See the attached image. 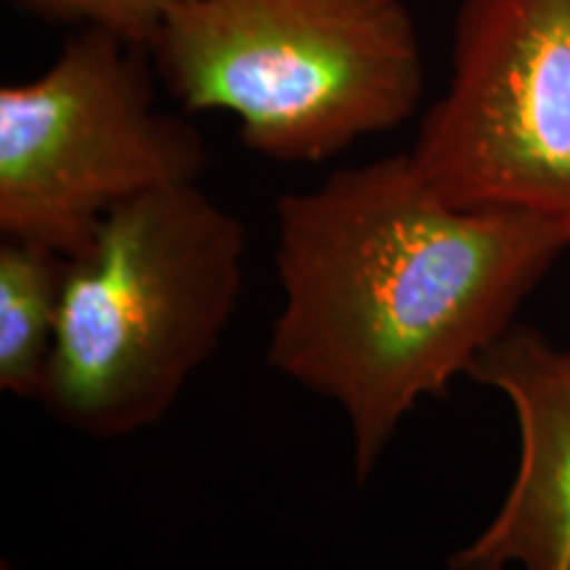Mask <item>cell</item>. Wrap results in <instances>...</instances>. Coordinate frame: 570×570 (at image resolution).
Wrapping results in <instances>:
<instances>
[{
  "label": "cell",
  "instance_id": "obj_1",
  "mask_svg": "<svg viewBox=\"0 0 570 570\" xmlns=\"http://www.w3.org/2000/svg\"><path fill=\"white\" fill-rule=\"evenodd\" d=\"M275 223L283 306L267 362L344 412L356 481L423 399L468 377L570 252L533 214L449 204L407 151L283 194Z\"/></svg>",
  "mask_w": 570,
  "mask_h": 570
},
{
  "label": "cell",
  "instance_id": "obj_2",
  "mask_svg": "<svg viewBox=\"0 0 570 570\" xmlns=\"http://www.w3.org/2000/svg\"><path fill=\"white\" fill-rule=\"evenodd\" d=\"M246 248L244 223L198 183L117 206L69 259L38 404L90 439L159 423L238 309Z\"/></svg>",
  "mask_w": 570,
  "mask_h": 570
},
{
  "label": "cell",
  "instance_id": "obj_3",
  "mask_svg": "<svg viewBox=\"0 0 570 570\" xmlns=\"http://www.w3.org/2000/svg\"><path fill=\"white\" fill-rule=\"evenodd\" d=\"M148 59L185 111H225L248 151L317 164L420 109L425 59L404 0H183Z\"/></svg>",
  "mask_w": 570,
  "mask_h": 570
},
{
  "label": "cell",
  "instance_id": "obj_4",
  "mask_svg": "<svg viewBox=\"0 0 570 570\" xmlns=\"http://www.w3.org/2000/svg\"><path fill=\"white\" fill-rule=\"evenodd\" d=\"M146 48L80 30L24 82L0 88V235L77 256L127 202L198 183L209 151L156 106Z\"/></svg>",
  "mask_w": 570,
  "mask_h": 570
},
{
  "label": "cell",
  "instance_id": "obj_5",
  "mask_svg": "<svg viewBox=\"0 0 570 570\" xmlns=\"http://www.w3.org/2000/svg\"><path fill=\"white\" fill-rule=\"evenodd\" d=\"M407 154L449 204L533 214L570 240V0H462Z\"/></svg>",
  "mask_w": 570,
  "mask_h": 570
},
{
  "label": "cell",
  "instance_id": "obj_6",
  "mask_svg": "<svg viewBox=\"0 0 570 570\" xmlns=\"http://www.w3.org/2000/svg\"><path fill=\"white\" fill-rule=\"evenodd\" d=\"M468 377L510 402L520 460L491 523L449 558V568L570 570V346L515 323Z\"/></svg>",
  "mask_w": 570,
  "mask_h": 570
},
{
  "label": "cell",
  "instance_id": "obj_7",
  "mask_svg": "<svg viewBox=\"0 0 570 570\" xmlns=\"http://www.w3.org/2000/svg\"><path fill=\"white\" fill-rule=\"evenodd\" d=\"M69 256L30 240H0V391L38 402L61 323Z\"/></svg>",
  "mask_w": 570,
  "mask_h": 570
},
{
  "label": "cell",
  "instance_id": "obj_8",
  "mask_svg": "<svg viewBox=\"0 0 570 570\" xmlns=\"http://www.w3.org/2000/svg\"><path fill=\"white\" fill-rule=\"evenodd\" d=\"M9 3L53 24L111 32L146 48L164 19L183 0H9Z\"/></svg>",
  "mask_w": 570,
  "mask_h": 570
}]
</instances>
